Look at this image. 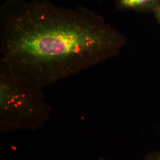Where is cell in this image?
Segmentation results:
<instances>
[{
  "label": "cell",
  "instance_id": "obj_1",
  "mask_svg": "<svg viewBox=\"0 0 160 160\" xmlns=\"http://www.w3.org/2000/svg\"><path fill=\"white\" fill-rule=\"evenodd\" d=\"M123 35L84 7L7 0L0 8V61L42 90L117 55Z\"/></svg>",
  "mask_w": 160,
  "mask_h": 160
},
{
  "label": "cell",
  "instance_id": "obj_2",
  "mask_svg": "<svg viewBox=\"0 0 160 160\" xmlns=\"http://www.w3.org/2000/svg\"><path fill=\"white\" fill-rule=\"evenodd\" d=\"M51 107L42 90L24 83L0 61V134L35 131L50 119Z\"/></svg>",
  "mask_w": 160,
  "mask_h": 160
},
{
  "label": "cell",
  "instance_id": "obj_3",
  "mask_svg": "<svg viewBox=\"0 0 160 160\" xmlns=\"http://www.w3.org/2000/svg\"><path fill=\"white\" fill-rule=\"evenodd\" d=\"M160 0H117L116 4L121 10H145L157 8Z\"/></svg>",
  "mask_w": 160,
  "mask_h": 160
},
{
  "label": "cell",
  "instance_id": "obj_4",
  "mask_svg": "<svg viewBox=\"0 0 160 160\" xmlns=\"http://www.w3.org/2000/svg\"><path fill=\"white\" fill-rule=\"evenodd\" d=\"M142 160H160V151H153L145 157Z\"/></svg>",
  "mask_w": 160,
  "mask_h": 160
},
{
  "label": "cell",
  "instance_id": "obj_5",
  "mask_svg": "<svg viewBox=\"0 0 160 160\" xmlns=\"http://www.w3.org/2000/svg\"><path fill=\"white\" fill-rule=\"evenodd\" d=\"M155 12H156V16L157 17V18H158V21L160 22V6H158L157 8H156V10H155Z\"/></svg>",
  "mask_w": 160,
  "mask_h": 160
},
{
  "label": "cell",
  "instance_id": "obj_6",
  "mask_svg": "<svg viewBox=\"0 0 160 160\" xmlns=\"http://www.w3.org/2000/svg\"><path fill=\"white\" fill-rule=\"evenodd\" d=\"M98 160H106V159H104V158H102V157H101V158H100L99 159H98Z\"/></svg>",
  "mask_w": 160,
  "mask_h": 160
}]
</instances>
